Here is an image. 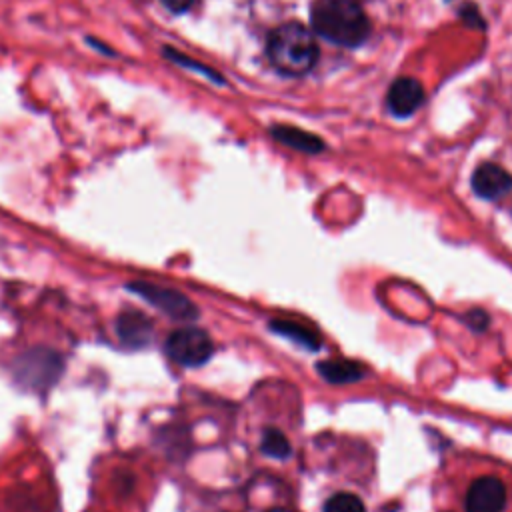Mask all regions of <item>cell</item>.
<instances>
[{
  "mask_svg": "<svg viewBox=\"0 0 512 512\" xmlns=\"http://www.w3.org/2000/svg\"><path fill=\"white\" fill-rule=\"evenodd\" d=\"M310 22L322 38L354 48L370 32V22L358 0H316L310 8Z\"/></svg>",
  "mask_w": 512,
  "mask_h": 512,
  "instance_id": "6da1fadb",
  "label": "cell"
},
{
  "mask_svg": "<svg viewBox=\"0 0 512 512\" xmlns=\"http://www.w3.org/2000/svg\"><path fill=\"white\" fill-rule=\"evenodd\" d=\"M268 58L276 70L298 76L314 68L318 60V44L306 26L286 22L272 30L268 38Z\"/></svg>",
  "mask_w": 512,
  "mask_h": 512,
  "instance_id": "7a4b0ae2",
  "label": "cell"
},
{
  "mask_svg": "<svg viewBox=\"0 0 512 512\" xmlns=\"http://www.w3.org/2000/svg\"><path fill=\"white\" fill-rule=\"evenodd\" d=\"M64 362L50 348H32L14 360V378L28 390H48L62 374Z\"/></svg>",
  "mask_w": 512,
  "mask_h": 512,
  "instance_id": "3957f363",
  "label": "cell"
},
{
  "mask_svg": "<svg viewBox=\"0 0 512 512\" xmlns=\"http://www.w3.org/2000/svg\"><path fill=\"white\" fill-rule=\"evenodd\" d=\"M166 354L180 366H202L214 354L212 338L200 328H180L166 338Z\"/></svg>",
  "mask_w": 512,
  "mask_h": 512,
  "instance_id": "277c9868",
  "label": "cell"
},
{
  "mask_svg": "<svg viewBox=\"0 0 512 512\" xmlns=\"http://www.w3.org/2000/svg\"><path fill=\"white\" fill-rule=\"evenodd\" d=\"M128 288L132 292L140 294L146 302H150L154 308H158L160 312H164L166 316H170L174 320H194V318H198V308L194 306V302H190L178 290L158 286V284H150V282H132V284H128Z\"/></svg>",
  "mask_w": 512,
  "mask_h": 512,
  "instance_id": "5b68a950",
  "label": "cell"
},
{
  "mask_svg": "<svg viewBox=\"0 0 512 512\" xmlns=\"http://www.w3.org/2000/svg\"><path fill=\"white\" fill-rule=\"evenodd\" d=\"M466 512H504L506 488L496 476L476 478L464 498Z\"/></svg>",
  "mask_w": 512,
  "mask_h": 512,
  "instance_id": "8992f818",
  "label": "cell"
},
{
  "mask_svg": "<svg viewBox=\"0 0 512 512\" xmlns=\"http://www.w3.org/2000/svg\"><path fill=\"white\" fill-rule=\"evenodd\" d=\"M422 102H424V88L414 78L402 76L388 88L386 104L394 116H400V118L410 116L422 106Z\"/></svg>",
  "mask_w": 512,
  "mask_h": 512,
  "instance_id": "52a82bcc",
  "label": "cell"
},
{
  "mask_svg": "<svg viewBox=\"0 0 512 512\" xmlns=\"http://www.w3.org/2000/svg\"><path fill=\"white\" fill-rule=\"evenodd\" d=\"M472 188L480 198L498 200L512 190V176L498 164H480L472 174Z\"/></svg>",
  "mask_w": 512,
  "mask_h": 512,
  "instance_id": "ba28073f",
  "label": "cell"
},
{
  "mask_svg": "<svg viewBox=\"0 0 512 512\" xmlns=\"http://www.w3.org/2000/svg\"><path fill=\"white\" fill-rule=\"evenodd\" d=\"M116 334L124 346L144 348L152 340L154 324L146 314L138 310H126L116 318Z\"/></svg>",
  "mask_w": 512,
  "mask_h": 512,
  "instance_id": "9c48e42d",
  "label": "cell"
},
{
  "mask_svg": "<svg viewBox=\"0 0 512 512\" xmlns=\"http://www.w3.org/2000/svg\"><path fill=\"white\" fill-rule=\"evenodd\" d=\"M316 370L330 384H350V382L364 378V374H366L362 364H358L354 360H342V358L322 360L316 364Z\"/></svg>",
  "mask_w": 512,
  "mask_h": 512,
  "instance_id": "30bf717a",
  "label": "cell"
},
{
  "mask_svg": "<svg viewBox=\"0 0 512 512\" xmlns=\"http://www.w3.org/2000/svg\"><path fill=\"white\" fill-rule=\"evenodd\" d=\"M270 330L280 334V336H284V338H288V340H292V342H296L298 346H302V348H306L310 352H316L322 346V338H320V334L314 328L302 326V324H298L294 320L276 318V320L270 322Z\"/></svg>",
  "mask_w": 512,
  "mask_h": 512,
  "instance_id": "8fae6325",
  "label": "cell"
},
{
  "mask_svg": "<svg viewBox=\"0 0 512 512\" xmlns=\"http://www.w3.org/2000/svg\"><path fill=\"white\" fill-rule=\"evenodd\" d=\"M272 134L284 142L290 148L302 150V152H320L324 148L322 140L310 132H304L300 128H292V126H274Z\"/></svg>",
  "mask_w": 512,
  "mask_h": 512,
  "instance_id": "7c38bea8",
  "label": "cell"
},
{
  "mask_svg": "<svg viewBox=\"0 0 512 512\" xmlns=\"http://www.w3.org/2000/svg\"><path fill=\"white\" fill-rule=\"evenodd\" d=\"M260 450L270 456V458H288L292 448L290 442L286 440V436L276 430V428H268L262 434V442H260Z\"/></svg>",
  "mask_w": 512,
  "mask_h": 512,
  "instance_id": "4fadbf2b",
  "label": "cell"
},
{
  "mask_svg": "<svg viewBox=\"0 0 512 512\" xmlns=\"http://www.w3.org/2000/svg\"><path fill=\"white\" fill-rule=\"evenodd\" d=\"M322 512H366V506L356 494L338 492L326 500Z\"/></svg>",
  "mask_w": 512,
  "mask_h": 512,
  "instance_id": "5bb4252c",
  "label": "cell"
},
{
  "mask_svg": "<svg viewBox=\"0 0 512 512\" xmlns=\"http://www.w3.org/2000/svg\"><path fill=\"white\" fill-rule=\"evenodd\" d=\"M164 54L168 56V58H172L174 62H178V64H182V66H186V68H194V70H198V72H202V74H206V76H210V78H214L216 82H220V76L218 74H214L210 68H206V66H202V64H198V62H194V60H190V58H186L184 54H180V52H176V50H170V48H166L164 50Z\"/></svg>",
  "mask_w": 512,
  "mask_h": 512,
  "instance_id": "9a60e30c",
  "label": "cell"
},
{
  "mask_svg": "<svg viewBox=\"0 0 512 512\" xmlns=\"http://www.w3.org/2000/svg\"><path fill=\"white\" fill-rule=\"evenodd\" d=\"M464 320H466V324L470 326V328H474V330H486V326H488V322H490V318L486 316V312L484 310H468L466 312V316H464Z\"/></svg>",
  "mask_w": 512,
  "mask_h": 512,
  "instance_id": "2e32d148",
  "label": "cell"
},
{
  "mask_svg": "<svg viewBox=\"0 0 512 512\" xmlns=\"http://www.w3.org/2000/svg\"><path fill=\"white\" fill-rule=\"evenodd\" d=\"M170 12L174 14H180V12H186L194 0H160Z\"/></svg>",
  "mask_w": 512,
  "mask_h": 512,
  "instance_id": "e0dca14e",
  "label": "cell"
},
{
  "mask_svg": "<svg viewBox=\"0 0 512 512\" xmlns=\"http://www.w3.org/2000/svg\"><path fill=\"white\" fill-rule=\"evenodd\" d=\"M270 512H286V510H278V508H276V510H270Z\"/></svg>",
  "mask_w": 512,
  "mask_h": 512,
  "instance_id": "ac0fdd59",
  "label": "cell"
}]
</instances>
